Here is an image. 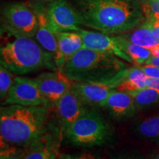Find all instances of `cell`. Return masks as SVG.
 Listing matches in <instances>:
<instances>
[{"instance_id": "cell-1", "label": "cell", "mask_w": 159, "mask_h": 159, "mask_svg": "<svg viewBox=\"0 0 159 159\" xmlns=\"http://www.w3.org/2000/svg\"><path fill=\"white\" fill-rule=\"evenodd\" d=\"M83 26L110 35L128 33L146 19L137 0H72Z\"/></svg>"}, {"instance_id": "cell-2", "label": "cell", "mask_w": 159, "mask_h": 159, "mask_svg": "<svg viewBox=\"0 0 159 159\" xmlns=\"http://www.w3.org/2000/svg\"><path fill=\"white\" fill-rule=\"evenodd\" d=\"M0 63L13 74L24 75L41 69L57 71L55 57L36 40L1 28Z\"/></svg>"}, {"instance_id": "cell-3", "label": "cell", "mask_w": 159, "mask_h": 159, "mask_svg": "<svg viewBox=\"0 0 159 159\" xmlns=\"http://www.w3.org/2000/svg\"><path fill=\"white\" fill-rule=\"evenodd\" d=\"M47 106L2 105L1 143L24 147L33 144L43 133L49 114Z\"/></svg>"}, {"instance_id": "cell-4", "label": "cell", "mask_w": 159, "mask_h": 159, "mask_svg": "<svg viewBox=\"0 0 159 159\" xmlns=\"http://www.w3.org/2000/svg\"><path fill=\"white\" fill-rule=\"evenodd\" d=\"M127 66L114 55L83 47L65 63L61 71L70 81L93 82L113 79Z\"/></svg>"}, {"instance_id": "cell-5", "label": "cell", "mask_w": 159, "mask_h": 159, "mask_svg": "<svg viewBox=\"0 0 159 159\" xmlns=\"http://www.w3.org/2000/svg\"><path fill=\"white\" fill-rule=\"evenodd\" d=\"M66 139L77 146L100 145L108 140L110 129L102 116L87 110L64 131Z\"/></svg>"}, {"instance_id": "cell-6", "label": "cell", "mask_w": 159, "mask_h": 159, "mask_svg": "<svg viewBox=\"0 0 159 159\" xmlns=\"http://www.w3.org/2000/svg\"><path fill=\"white\" fill-rule=\"evenodd\" d=\"M2 27L19 34L34 38L38 29L36 13L30 2H13L6 4L2 12Z\"/></svg>"}, {"instance_id": "cell-7", "label": "cell", "mask_w": 159, "mask_h": 159, "mask_svg": "<svg viewBox=\"0 0 159 159\" xmlns=\"http://www.w3.org/2000/svg\"><path fill=\"white\" fill-rule=\"evenodd\" d=\"M46 16L55 33L77 32L82 26L80 18L72 4L66 0H55L46 6Z\"/></svg>"}, {"instance_id": "cell-8", "label": "cell", "mask_w": 159, "mask_h": 159, "mask_svg": "<svg viewBox=\"0 0 159 159\" xmlns=\"http://www.w3.org/2000/svg\"><path fill=\"white\" fill-rule=\"evenodd\" d=\"M50 106L51 103L40 90L34 79L15 77L14 82L2 105Z\"/></svg>"}, {"instance_id": "cell-9", "label": "cell", "mask_w": 159, "mask_h": 159, "mask_svg": "<svg viewBox=\"0 0 159 159\" xmlns=\"http://www.w3.org/2000/svg\"><path fill=\"white\" fill-rule=\"evenodd\" d=\"M71 88L85 105L101 106L102 103L119 85L117 75L106 81L74 82L70 81Z\"/></svg>"}, {"instance_id": "cell-10", "label": "cell", "mask_w": 159, "mask_h": 159, "mask_svg": "<svg viewBox=\"0 0 159 159\" xmlns=\"http://www.w3.org/2000/svg\"><path fill=\"white\" fill-rule=\"evenodd\" d=\"M77 33L82 37L83 47L114 55L133 64L132 60L121 49L114 35L105 34L99 31H89L83 29H80Z\"/></svg>"}, {"instance_id": "cell-11", "label": "cell", "mask_w": 159, "mask_h": 159, "mask_svg": "<svg viewBox=\"0 0 159 159\" xmlns=\"http://www.w3.org/2000/svg\"><path fill=\"white\" fill-rule=\"evenodd\" d=\"M34 80L42 94L53 105H55L71 87L70 80L60 70L42 73L35 77Z\"/></svg>"}, {"instance_id": "cell-12", "label": "cell", "mask_w": 159, "mask_h": 159, "mask_svg": "<svg viewBox=\"0 0 159 159\" xmlns=\"http://www.w3.org/2000/svg\"><path fill=\"white\" fill-rule=\"evenodd\" d=\"M55 106L63 132L87 111L84 103L71 87Z\"/></svg>"}, {"instance_id": "cell-13", "label": "cell", "mask_w": 159, "mask_h": 159, "mask_svg": "<svg viewBox=\"0 0 159 159\" xmlns=\"http://www.w3.org/2000/svg\"><path fill=\"white\" fill-rule=\"evenodd\" d=\"M30 4L38 19V29L34 38L43 49L55 57L57 50V34L52 30L47 21L46 6L41 2Z\"/></svg>"}, {"instance_id": "cell-14", "label": "cell", "mask_w": 159, "mask_h": 159, "mask_svg": "<svg viewBox=\"0 0 159 159\" xmlns=\"http://www.w3.org/2000/svg\"><path fill=\"white\" fill-rule=\"evenodd\" d=\"M57 50L55 55V63L61 71L65 63L77 52L83 47L82 37L77 32H60L57 33Z\"/></svg>"}, {"instance_id": "cell-15", "label": "cell", "mask_w": 159, "mask_h": 159, "mask_svg": "<svg viewBox=\"0 0 159 159\" xmlns=\"http://www.w3.org/2000/svg\"><path fill=\"white\" fill-rule=\"evenodd\" d=\"M100 107L107 109L117 118L132 116L137 110L134 99L128 92L116 89L111 91Z\"/></svg>"}, {"instance_id": "cell-16", "label": "cell", "mask_w": 159, "mask_h": 159, "mask_svg": "<svg viewBox=\"0 0 159 159\" xmlns=\"http://www.w3.org/2000/svg\"><path fill=\"white\" fill-rule=\"evenodd\" d=\"M119 85L116 90L130 92L146 87L148 77L139 66L123 69L117 75Z\"/></svg>"}, {"instance_id": "cell-17", "label": "cell", "mask_w": 159, "mask_h": 159, "mask_svg": "<svg viewBox=\"0 0 159 159\" xmlns=\"http://www.w3.org/2000/svg\"><path fill=\"white\" fill-rule=\"evenodd\" d=\"M121 35L135 44L144 48L151 49L159 47V35L145 21L133 30Z\"/></svg>"}, {"instance_id": "cell-18", "label": "cell", "mask_w": 159, "mask_h": 159, "mask_svg": "<svg viewBox=\"0 0 159 159\" xmlns=\"http://www.w3.org/2000/svg\"><path fill=\"white\" fill-rule=\"evenodd\" d=\"M114 37L121 49L130 57L133 64L136 66L145 64L152 57L150 49L135 44L121 35H114Z\"/></svg>"}, {"instance_id": "cell-19", "label": "cell", "mask_w": 159, "mask_h": 159, "mask_svg": "<svg viewBox=\"0 0 159 159\" xmlns=\"http://www.w3.org/2000/svg\"><path fill=\"white\" fill-rule=\"evenodd\" d=\"M128 93L134 99L137 110L149 108L159 103L158 89L145 87Z\"/></svg>"}, {"instance_id": "cell-20", "label": "cell", "mask_w": 159, "mask_h": 159, "mask_svg": "<svg viewBox=\"0 0 159 159\" xmlns=\"http://www.w3.org/2000/svg\"><path fill=\"white\" fill-rule=\"evenodd\" d=\"M57 151L53 147L39 144L25 152L24 159H57Z\"/></svg>"}, {"instance_id": "cell-21", "label": "cell", "mask_w": 159, "mask_h": 159, "mask_svg": "<svg viewBox=\"0 0 159 159\" xmlns=\"http://www.w3.org/2000/svg\"><path fill=\"white\" fill-rule=\"evenodd\" d=\"M139 134L148 139H159V116L145 119L139 125Z\"/></svg>"}, {"instance_id": "cell-22", "label": "cell", "mask_w": 159, "mask_h": 159, "mask_svg": "<svg viewBox=\"0 0 159 159\" xmlns=\"http://www.w3.org/2000/svg\"><path fill=\"white\" fill-rule=\"evenodd\" d=\"M13 73L4 66H0V100L2 103L14 82Z\"/></svg>"}, {"instance_id": "cell-23", "label": "cell", "mask_w": 159, "mask_h": 159, "mask_svg": "<svg viewBox=\"0 0 159 159\" xmlns=\"http://www.w3.org/2000/svg\"><path fill=\"white\" fill-rule=\"evenodd\" d=\"M25 152L13 145L2 143L0 159H24Z\"/></svg>"}, {"instance_id": "cell-24", "label": "cell", "mask_w": 159, "mask_h": 159, "mask_svg": "<svg viewBox=\"0 0 159 159\" xmlns=\"http://www.w3.org/2000/svg\"><path fill=\"white\" fill-rule=\"evenodd\" d=\"M142 5L146 17L150 16L159 19V0H150Z\"/></svg>"}, {"instance_id": "cell-25", "label": "cell", "mask_w": 159, "mask_h": 159, "mask_svg": "<svg viewBox=\"0 0 159 159\" xmlns=\"http://www.w3.org/2000/svg\"><path fill=\"white\" fill-rule=\"evenodd\" d=\"M139 67L148 78H159V67L147 64L139 66Z\"/></svg>"}, {"instance_id": "cell-26", "label": "cell", "mask_w": 159, "mask_h": 159, "mask_svg": "<svg viewBox=\"0 0 159 159\" xmlns=\"http://www.w3.org/2000/svg\"><path fill=\"white\" fill-rule=\"evenodd\" d=\"M145 22H146L148 25L152 28V30L156 32L159 35V19H156V18L153 17H146V19H145Z\"/></svg>"}, {"instance_id": "cell-27", "label": "cell", "mask_w": 159, "mask_h": 159, "mask_svg": "<svg viewBox=\"0 0 159 159\" xmlns=\"http://www.w3.org/2000/svg\"><path fill=\"white\" fill-rule=\"evenodd\" d=\"M66 159H98L93 155L89 153H83L77 156H71L66 155Z\"/></svg>"}, {"instance_id": "cell-28", "label": "cell", "mask_w": 159, "mask_h": 159, "mask_svg": "<svg viewBox=\"0 0 159 159\" xmlns=\"http://www.w3.org/2000/svg\"><path fill=\"white\" fill-rule=\"evenodd\" d=\"M146 87L156 89L159 90V78H148Z\"/></svg>"}, {"instance_id": "cell-29", "label": "cell", "mask_w": 159, "mask_h": 159, "mask_svg": "<svg viewBox=\"0 0 159 159\" xmlns=\"http://www.w3.org/2000/svg\"><path fill=\"white\" fill-rule=\"evenodd\" d=\"M147 65H152L159 67V57H151L150 59L145 63Z\"/></svg>"}, {"instance_id": "cell-30", "label": "cell", "mask_w": 159, "mask_h": 159, "mask_svg": "<svg viewBox=\"0 0 159 159\" xmlns=\"http://www.w3.org/2000/svg\"><path fill=\"white\" fill-rule=\"evenodd\" d=\"M150 52L152 57H159V47H156L155 48L151 49Z\"/></svg>"}, {"instance_id": "cell-31", "label": "cell", "mask_w": 159, "mask_h": 159, "mask_svg": "<svg viewBox=\"0 0 159 159\" xmlns=\"http://www.w3.org/2000/svg\"><path fill=\"white\" fill-rule=\"evenodd\" d=\"M57 159H66V155L65 154H59L57 156Z\"/></svg>"}, {"instance_id": "cell-32", "label": "cell", "mask_w": 159, "mask_h": 159, "mask_svg": "<svg viewBox=\"0 0 159 159\" xmlns=\"http://www.w3.org/2000/svg\"><path fill=\"white\" fill-rule=\"evenodd\" d=\"M137 1L139 2L142 4V5H144V4L148 3V2L150 1V0H137Z\"/></svg>"}, {"instance_id": "cell-33", "label": "cell", "mask_w": 159, "mask_h": 159, "mask_svg": "<svg viewBox=\"0 0 159 159\" xmlns=\"http://www.w3.org/2000/svg\"><path fill=\"white\" fill-rule=\"evenodd\" d=\"M35 1L41 2H54L55 0H35Z\"/></svg>"}, {"instance_id": "cell-34", "label": "cell", "mask_w": 159, "mask_h": 159, "mask_svg": "<svg viewBox=\"0 0 159 159\" xmlns=\"http://www.w3.org/2000/svg\"><path fill=\"white\" fill-rule=\"evenodd\" d=\"M152 159H159V153L157 154L156 156H154L153 158H152Z\"/></svg>"}]
</instances>
